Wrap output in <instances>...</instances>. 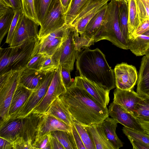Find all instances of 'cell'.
<instances>
[{
	"label": "cell",
	"instance_id": "1",
	"mask_svg": "<svg viewBox=\"0 0 149 149\" xmlns=\"http://www.w3.org/2000/svg\"><path fill=\"white\" fill-rule=\"evenodd\" d=\"M59 97L72 118L84 126L101 124L109 117L108 109L85 90L73 84Z\"/></svg>",
	"mask_w": 149,
	"mask_h": 149
},
{
	"label": "cell",
	"instance_id": "2",
	"mask_svg": "<svg viewBox=\"0 0 149 149\" xmlns=\"http://www.w3.org/2000/svg\"><path fill=\"white\" fill-rule=\"evenodd\" d=\"M83 49L76 62L79 76L109 91L116 87L114 70L109 65L102 52L98 48L91 49L85 47Z\"/></svg>",
	"mask_w": 149,
	"mask_h": 149
},
{
	"label": "cell",
	"instance_id": "3",
	"mask_svg": "<svg viewBox=\"0 0 149 149\" xmlns=\"http://www.w3.org/2000/svg\"><path fill=\"white\" fill-rule=\"evenodd\" d=\"M39 39L26 41L21 44L0 48V75L10 71L24 69L31 59Z\"/></svg>",
	"mask_w": 149,
	"mask_h": 149
},
{
	"label": "cell",
	"instance_id": "4",
	"mask_svg": "<svg viewBox=\"0 0 149 149\" xmlns=\"http://www.w3.org/2000/svg\"><path fill=\"white\" fill-rule=\"evenodd\" d=\"M118 2L111 0L107 7L101 28L94 38V42L106 40L118 47L128 49L127 42L120 30L118 19Z\"/></svg>",
	"mask_w": 149,
	"mask_h": 149
},
{
	"label": "cell",
	"instance_id": "5",
	"mask_svg": "<svg viewBox=\"0 0 149 149\" xmlns=\"http://www.w3.org/2000/svg\"><path fill=\"white\" fill-rule=\"evenodd\" d=\"M23 70L10 71L0 75V126L9 120L10 105Z\"/></svg>",
	"mask_w": 149,
	"mask_h": 149
},
{
	"label": "cell",
	"instance_id": "6",
	"mask_svg": "<svg viewBox=\"0 0 149 149\" xmlns=\"http://www.w3.org/2000/svg\"><path fill=\"white\" fill-rule=\"evenodd\" d=\"M74 29L71 24L65 25L62 42L52 56L58 65L65 66L71 71L80 52L75 41Z\"/></svg>",
	"mask_w": 149,
	"mask_h": 149
},
{
	"label": "cell",
	"instance_id": "7",
	"mask_svg": "<svg viewBox=\"0 0 149 149\" xmlns=\"http://www.w3.org/2000/svg\"><path fill=\"white\" fill-rule=\"evenodd\" d=\"M108 3L102 6L90 20L84 32L75 38L76 44L79 52L82 48L94 45V38L100 31L103 24Z\"/></svg>",
	"mask_w": 149,
	"mask_h": 149
},
{
	"label": "cell",
	"instance_id": "8",
	"mask_svg": "<svg viewBox=\"0 0 149 149\" xmlns=\"http://www.w3.org/2000/svg\"><path fill=\"white\" fill-rule=\"evenodd\" d=\"M66 91L62 79L61 66L59 65L55 70L52 80L44 97L31 113L45 114L52 102Z\"/></svg>",
	"mask_w": 149,
	"mask_h": 149
},
{
	"label": "cell",
	"instance_id": "9",
	"mask_svg": "<svg viewBox=\"0 0 149 149\" xmlns=\"http://www.w3.org/2000/svg\"><path fill=\"white\" fill-rule=\"evenodd\" d=\"M39 26L36 22L23 14L15 29L10 47L18 46L33 40H39Z\"/></svg>",
	"mask_w": 149,
	"mask_h": 149
},
{
	"label": "cell",
	"instance_id": "10",
	"mask_svg": "<svg viewBox=\"0 0 149 149\" xmlns=\"http://www.w3.org/2000/svg\"><path fill=\"white\" fill-rule=\"evenodd\" d=\"M55 70L47 73L44 79L33 90L19 111L17 118H24L26 117L41 101L51 82Z\"/></svg>",
	"mask_w": 149,
	"mask_h": 149
},
{
	"label": "cell",
	"instance_id": "11",
	"mask_svg": "<svg viewBox=\"0 0 149 149\" xmlns=\"http://www.w3.org/2000/svg\"><path fill=\"white\" fill-rule=\"evenodd\" d=\"M66 25L65 14L59 0H57L40 26L38 37L41 38Z\"/></svg>",
	"mask_w": 149,
	"mask_h": 149
},
{
	"label": "cell",
	"instance_id": "12",
	"mask_svg": "<svg viewBox=\"0 0 149 149\" xmlns=\"http://www.w3.org/2000/svg\"><path fill=\"white\" fill-rule=\"evenodd\" d=\"M111 0H90L82 8L71 24L75 28V37L83 33L88 23L101 8Z\"/></svg>",
	"mask_w": 149,
	"mask_h": 149
},
{
	"label": "cell",
	"instance_id": "13",
	"mask_svg": "<svg viewBox=\"0 0 149 149\" xmlns=\"http://www.w3.org/2000/svg\"><path fill=\"white\" fill-rule=\"evenodd\" d=\"M114 70L116 88L123 90L133 89L138 79L135 66L122 63L116 65Z\"/></svg>",
	"mask_w": 149,
	"mask_h": 149
},
{
	"label": "cell",
	"instance_id": "14",
	"mask_svg": "<svg viewBox=\"0 0 149 149\" xmlns=\"http://www.w3.org/2000/svg\"><path fill=\"white\" fill-rule=\"evenodd\" d=\"M73 84L86 91L95 100L103 106L107 107L109 101L110 91L80 76L75 77Z\"/></svg>",
	"mask_w": 149,
	"mask_h": 149
},
{
	"label": "cell",
	"instance_id": "15",
	"mask_svg": "<svg viewBox=\"0 0 149 149\" xmlns=\"http://www.w3.org/2000/svg\"><path fill=\"white\" fill-rule=\"evenodd\" d=\"M109 116L128 128L146 133L138 120L134 115L113 102L108 109Z\"/></svg>",
	"mask_w": 149,
	"mask_h": 149
},
{
	"label": "cell",
	"instance_id": "16",
	"mask_svg": "<svg viewBox=\"0 0 149 149\" xmlns=\"http://www.w3.org/2000/svg\"><path fill=\"white\" fill-rule=\"evenodd\" d=\"M113 95V102L132 114L137 104L143 99L133 89L123 90L116 88Z\"/></svg>",
	"mask_w": 149,
	"mask_h": 149
},
{
	"label": "cell",
	"instance_id": "17",
	"mask_svg": "<svg viewBox=\"0 0 149 149\" xmlns=\"http://www.w3.org/2000/svg\"><path fill=\"white\" fill-rule=\"evenodd\" d=\"M71 126L50 115L45 114L40 122L35 140L45 133L57 130L70 132Z\"/></svg>",
	"mask_w": 149,
	"mask_h": 149
},
{
	"label": "cell",
	"instance_id": "18",
	"mask_svg": "<svg viewBox=\"0 0 149 149\" xmlns=\"http://www.w3.org/2000/svg\"><path fill=\"white\" fill-rule=\"evenodd\" d=\"M44 115L31 113L24 118L21 137L33 144L36 139L38 124Z\"/></svg>",
	"mask_w": 149,
	"mask_h": 149
},
{
	"label": "cell",
	"instance_id": "19",
	"mask_svg": "<svg viewBox=\"0 0 149 149\" xmlns=\"http://www.w3.org/2000/svg\"><path fill=\"white\" fill-rule=\"evenodd\" d=\"M33 90L27 88L21 84H18L10 105L9 120L17 118L19 111Z\"/></svg>",
	"mask_w": 149,
	"mask_h": 149
},
{
	"label": "cell",
	"instance_id": "20",
	"mask_svg": "<svg viewBox=\"0 0 149 149\" xmlns=\"http://www.w3.org/2000/svg\"><path fill=\"white\" fill-rule=\"evenodd\" d=\"M24 118H17L0 126V137L12 142L21 135Z\"/></svg>",
	"mask_w": 149,
	"mask_h": 149
},
{
	"label": "cell",
	"instance_id": "21",
	"mask_svg": "<svg viewBox=\"0 0 149 149\" xmlns=\"http://www.w3.org/2000/svg\"><path fill=\"white\" fill-rule=\"evenodd\" d=\"M136 92L141 97H149V58H142L137 80Z\"/></svg>",
	"mask_w": 149,
	"mask_h": 149
},
{
	"label": "cell",
	"instance_id": "22",
	"mask_svg": "<svg viewBox=\"0 0 149 149\" xmlns=\"http://www.w3.org/2000/svg\"><path fill=\"white\" fill-rule=\"evenodd\" d=\"M47 73L25 68L21 73L19 83L33 90L45 77Z\"/></svg>",
	"mask_w": 149,
	"mask_h": 149
},
{
	"label": "cell",
	"instance_id": "23",
	"mask_svg": "<svg viewBox=\"0 0 149 149\" xmlns=\"http://www.w3.org/2000/svg\"><path fill=\"white\" fill-rule=\"evenodd\" d=\"M91 134L96 149H114L101 124L85 126Z\"/></svg>",
	"mask_w": 149,
	"mask_h": 149
},
{
	"label": "cell",
	"instance_id": "24",
	"mask_svg": "<svg viewBox=\"0 0 149 149\" xmlns=\"http://www.w3.org/2000/svg\"><path fill=\"white\" fill-rule=\"evenodd\" d=\"M45 114L52 116L71 126L72 118L59 97L51 104Z\"/></svg>",
	"mask_w": 149,
	"mask_h": 149
},
{
	"label": "cell",
	"instance_id": "25",
	"mask_svg": "<svg viewBox=\"0 0 149 149\" xmlns=\"http://www.w3.org/2000/svg\"><path fill=\"white\" fill-rule=\"evenodd\" d=\"M118 123H119L116 120L108 117L102 124L106 135L114 149H119L123 146L116 132Z\"/></svg>",
	"mask_w": 149,
	"mask_h": 149
},
{
	"label": "cell",
	"instance_id": "26",
	"mask_svg": "<svg viewBox=\"0 0 149 149\" xmlns=\"http://www.w3.org/2000/svg\"><path fill=\"white\" fill-rule=\"evenodd\" d=\"M129 49L136 56L145 55L149 48V36L143 34L137 35L127 41Z\"/></svg>",
	"mask_w": 149,
	"mask_h": 149
},
{
	"label": "cell",
	"instance_id": "27",
	"mask_svg": "<svg viewBox=\"0 0 149 149\" xmlns=\"http://www.w3.org/2000/svg\"><path fill=\"white\" fill-rule=\"evenodd\" d=\"M128 30L129 40L131 39L140 23L136 0H128Z\"/></svg>",
	"mask_w": 149,
	"mask_h": 149
},
{
	"label": "cell",
	"instance_id": "28",
	"mask_svg": "<svg viewBox=\"0 0 149 149\" xmlns=\"http://www.w3.org/2000/svg\"><path fill=\"white\" fill-rule=\"evenodd\" d=\"M38 23L40 26L57 0H33Z\"/></svg>",
	"mask_w": 149,
	"mask_h": 149
},
{
	"label": "cell",
	"instance_id": "29",
	"mask_svg": "<svg viewBox=\"0 0 149 149\" xmlns=\"http://www.w3.org/2000/svg\"><path fill=\"white\" fill-rule=\"evenodd\" d=\"M118 19L119 26L123 36L127 42L129 38L128 26V3L121 1H118Z\"/></svg>",
	"mask_w": 149,
	"mask_h": 149
},
{
	"label": "cell",
	"instance_id": "30",
	"mask_svg": "<svg viewBox=\"0 0 149 149\" xmlns=\"http://www.w3.org/2000/svg\"><path fill=\"white\" fill-rule=\"evenodd\" d=\"M90 0H71L67 12L65 14L66 24H71L80 10Z\"/></svg>",
	"mask_w": 149,
	"mask_h": 149
},
{
	"label": "cell",
	"instance_id": "31",
	"mask_svg": "<svg viewBox=\"0 0 149 149\" xmlns=\"http://www.w3.org/2000/svg\"><path fill=\"white\" fill-rule=\"evenodd\" d=\"M142 97L133 114L138 120L149 122V97Z\"/></svg>",
	"mask_w": 149,
	"mask_h": 149
},
{
	"label": "cell",
	"instance_id": "32",
	"mask_svg": "<svg viewBox=\"0 0 149 149\" xmlns=\"http://www.w3.org/2000/svg\"><path fill=\"white\" fill-rule=\"evenodd\" d=\"M15 10L10 8L2 16L0 17V43L9 30L13 19Z\"/></svg>",
	"mask_w": 149,
	"mask_h": 149
},
{
	"label": "cell",
	"instance_id": "33",
	"mask_svg": "<svg viewBox=\"0 0 149 149\" xmlns=\"http://www.w3.org/2000/svg\"><path fill=\"white\" fill-rule=\"evenodd\" d=\"M51 134L58 140L65 149H77L71 131L57 130L51 132Z\"/></svg>",
	"mask_w": 149,
	"mask_h": 149
},
{
	"label": "cell",
	"instance_id": "34",
	"mask_svg": "<svg viewBox=\"0 0 149 149\" xmlns=\"http://www.w3.org/2000/svg\"><path fill=\"white\" fill-rule=\"evenodd\" d=\"M73 125L80 136L86 149H96L92 136L86 127L72 119Z\"/></svg>",
	"mask_w": 149,
	"mask_h": 149
},
{
	"label": "cell",
	"instance_id": "35",
	"mask_svg": "<svg viewBox=\"0 0 149 149\" xmlns=\"http://www.w3.org/2000/svg\"><path fill=\"white\" fill-rule=\"evenodd\" d=\"M122 130L127 136H130L149 146V135L124 126Z\"/></svg>",
	"mask_w": 149,
	"mask_h": 149
},
{
	"label": "cell",
	"instance_id": "36",
	"mask_svg": "<svg viewBox=\"0 0 149 149\" xmlns=\"http://www.w3.org/2000/svg\"><path fill=\"white\" fill-rule=\"evenodd\" d=\"M58 66L52 56L45 55L40 65L39 70L47 73L55 70Z\"/></svg>",
	"mask_w": 149,
	"mask_h": 149
},
{
	"label": "cell",
	"instance_id": "37",
	"mask_svg": "<svg viewBox=\"0 0 149 149\" xmlns=\"http://www.w3.org/2000/svg\"><path fill=\"white\" fill-rule=\"evenodd\" d=\"M21 1L22 5V10L23 14L38 23L35 9L34 0Z\"/></svg>",
	"mask_w": 149,
	"mask_h": 149
},
{
	"label": "cell",
	"instance_id": "38",
	"mask_svg": "<svg viewBox=\"0 0 149 149\" xmlns=\"http://www.w3.org/2000/svg\"><path fill=\"white\" fill-rule=\"evenodd\" d=\"M63 36H58L55 38L47 45L39 54L52 56L61 45L63 40Z\"/></svg>",
	"mask_w": 149,
	"mask_h": 149
},
{
	"label": "cell",
	"instance_id": "39",
	"mask_svg": "<svg viewBox=\"0 0 149 149\" xmlns=\"http://www.w3.org/2000/svg\"><path fill=\"white\" fill-rule=\"evenodd\" d=\"M23 14L21 9L15 10L14 16L8 33L6 41V42L9 45L11 42L15 29Z\"/></svg>",
	"mask_w": 149,
	"mask_h": 149
},
{
	"label": "cell",
	"instance_id": "40",
	"mask_svg": "<svg viewBox=\"0 0 149 149\" xmlns=\"http://www.w3.org/2000/svg\"><path fill=\"white\" fill-rule=\"evenodd\" d=\"M51 132L45 134L35 140L32 145L33 149H50L49 141Z\"/></svg>",
	"mask_w": 149,
	"mask_h": 149
},
{
	"label": "cell",
	"instance_id": "41",
	"mask_svg": "<svg viewBox=\"0 0 149 149\" xmlns=\"http://www.w3.org/2000/svg\"><path fill=\"white\" fill-rule=\"evenodd\" d=\"M136 2L140 21L149 19V1L147 0H136Z\"/></svg>",
	"mask_w": 149,
	"mask_h": 149
},
{
	"label": "cell",
	"instance_id": "42",
	"mask_svg": "<svg viewBox=\"0 0 149 149\" xmlns=\"http://www.w3.org/2000/svg\"><path fill=\"white\" fill-rule=\"evenodd\" d=\"M45 55L38 54L33 56L27 64L26 68L39 70L40 64Z\"/></svg>",
	"mask_w": 149,
	"mask_h": 149
},
{
	"label": "cell",
	"instance_id": "43",
	"mask_svg": "<svg viewBox=\"0 0 149 149\" xmlns=\"http://www.w3.org/2000/svg\"><path fill=\"white\" fill-rule=\"evenodd\" d=\"M70 70L68 68L65 66H61L62 79L66 89L70 87L73 82L70 77Z\"/></svg>",
	"mask_w": 149,
	"mask_h": 149
},
{
	"label": "cell",
	"instance_id": "44",
	"mask_svg": "<svg viewBox=\"0 0 149 149\" xmlns=\"http://www.w3.org/2000/svg\"><path fill=\"white\" fill-rule=\"evenodd\" d=\"M12 143L13 149H33L32 144L20 137Z\"/></svg>",
	"mask_w": 149,
	"mask_h": 149
},
{
	"label": "cell",
	"instance_id": "45",
	"mask_svg": "<svg viewBox=\"0 0 149 149\" xmlns=\"http://www.w3.org/2000/svg\"><path fill=\"white\" fill-rule=\"evenodd\" d=\"M148 30H149V19H146L141 21L139 26L135 31L133 37L131 39L137 35L143 34Z\"/></svg>",
	"mask_w": 149,
	"mask_h": 149
},
{
	"label": "cell",
	"instance_id": "46",
	"mask_svg": "<svg viewBox=\"0 0 149 149\" xmlns=\"http://www.w3.org/2000/svg\"><path fill=\"white\" fill-rule=\"evenodd\" d=\"M71 126V132L77 149H86L80 136L73 124Z\"/></svg>",
	"mask_w": 149,
	"mask_h": 149
},
{
	"label": "cell",
	"instance_id": "47",
	"mask_svg": "<svg viewBox=\"0 0 149 149\" xmlns=\"http://www.w3.org/2000/svg\"><path fill=\"white\" fill-rule=\"evenodd\" d=\"M133 149H149V146L130 136H127Z\"/></svg>",
	"mask_w": 149,
	"mask_h": 149
},
{
	"label": "cell",
	"instance_id": "48",
	"mask_svg": "<svg viewBox=\"0 0 149 149\" xmlns=\"http://www.w3.org/2000/svg\"><path fill=\"white\" fill-rule=\"evenodd\" d=\"M49 144L50 149H65L58 140L52 135L50 139Z\"/></svg>",
	"mask_w": 149,
	"mask_h": 149
},
{
	"label": "cell",
	"instance_id": "49",
	"mask_svg": "<svg viewBox=\"0 0 149 149\" xmlns=\"http://www.w3.org/2000/svg\"><path fill=\"white\" fill-rule=\"evenodd\" d=\"M13 149L12 143L0 137V149Z\"/></svg>",
	"mask_w": 149,
	"mask_h": 149
},
{
	"label": "cell",
	"instance_id": "50",
	"mask_svg": "<svg viewBox=\"0 0 149 149\" xmlns=\"http://www.w3.org/2000/svg\"><path fill=\"white\" fill-rule=\"evenodd\" d=\"M12 8L15 10L22 9V5L21 0H10Z\"/></svg>",
	"mask_w": 149,
	"mask_h": 149
},
{
	"label": "cell",
	"instance_id": "51",
	"mask_svg": "<svg viewBox=\"0 0 149 149\" xmlns=\"http://www.w3.org/2000/svg\"><path fill=\"white\" fill-rule=\"evenodd\" d=\"M62 6L65 14L68 11L71 0H59Z\"/></svg>",
	"mask_w": 149,
	"mask_h": 149
},
{
	"label": "cell",
	"instance_id": "52",
	"mask_svg": "<svg viewBox=\"0 0 149 149\" xmlns=\"http://www.w3.org/2000/svg\"><path fill=\"white\" fill-rule=\"evenodd\" d=\"M145 132L149 135V122L138 120Z\"/></svg>",
	"mask_w": 149,
	"mask_h": 149
},
{
	"label": "cell",
	"instance_id": "53",
	"mask_svg": "<svg viewBox=\"0 0 149 149\" xmlns=\"http://www.w3.org/2000/svg\"><path fill=\"white\" fill-rule=\"evenodd\" d=\"M8 6L12 8L11 3L10 0H5Z\"/></svg>",
	"mask_w": 149,
	"mask_h": 149
},
{
	"label": "cell",
	"instance_id": "54",
	"mask_svg": "<svg viewBox=\"0 0 149 149\" xmlns=\"http://www.w3.org/2000/svg\"><path fill=\"white\" fill-rule=\"evenodd\" d=\"M145 55L149 58V48L146 51Z\"/></svg>",
	"mask_w": 149,
	"mask_h": 149
},
{
	"label": "cell",
	"instance_id": "55",
	"mask_svg": "<svg viewBox=\"0 0 149 149\" xmlns=\"http://www.w3.org/2000/svg\"><path fill=\"white\" fill-rule=\"evenodd\" d=\"M143 34L148 36H149V30L144 33Z\"/></svg>",
	"mask_w": 149,
	"mask_h": 149
},
{
	"label": "cell",
	"instance_id": "56",
	"mask_svg": "<svg viewBox=\"0 0 149 149\" xmlns=\"http://www.w3.org/2000/svg\"><path fill=\"white\" fill-rule=\"evenodd\" d=\"M118 1H125V2L127 3H128V0H118Z\"/></svg>",
	"mask_w": 149,
	"mask_h": 149
},
{
	"label": "cell",
	"instance_id": "57",
	"mask_svg": "<svg viewBox=\"0 0 149 149\" xmlns=\"http://www.w3.org/2000/svg\"><path fill=\"white\" fill-rule=\"evenodd\" d=\"M148 0V1H149V0Z\"/></svg>",
	"mask_w": 149,
	"mask_h": 149
}]
</instances>
